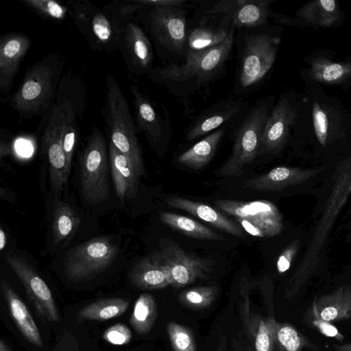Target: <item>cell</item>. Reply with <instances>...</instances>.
<instances>
[{
    "mask_svg": "<svg viewBox=\"0 0 351 351\" xmlns=\"http://www.w3.org/2000/svg\"><path fill=\"white\" fill-rule=\"evenodd\" d=\"M268 112V104L261 101L243 119L237 131L232 153L217 171L219 176L237 177L241 175L243 168L258 156L261 135Z\"/></svg>",
    "mask_w": 351,
    "mask_h": 351,
    "instance_id": "9",
    "label": "cell"
},
{
    "mask_svg": "<svg viewBox=\"0 0 351 351\" xmlns=\"http://www.w3.org/2000/svg\"><path fill=\"white\" fill-rule=\"evenodd\" d=\"M237 221L240 224L243 229L249 234L258 237H265L263 233L253 223L251 222L241 219L236 218Z\"/></svg>",
    "mask_w": 351,
    "mask_h": 351,
    "instance_id": "44",
    "label": "cell"
},
{
    "mask_svg": "<svg viewBox=\"0 0 351 351\" xmlns=\"http://www.w3.org/2000/svg\"><path fill=\"white\" fill-rule=\"evenodd\" d=\"M130 90L133 97L136 129L143 132L149 143L156 147L168 136L170 130L169 119L160 114L149 97L136 84H133Z\"/></svg>",
    "mask_w": 351,
    "mask_h": 351,
    "instance_id": "17",
    "label": "cell"
},
{
    "mask_svg": "<svg viewBox=\"0 0 351 351\" xmlns=\"http://www.w3.org/2000/svg\"><path fill=\"white\" fill-rule=\"evenodd\" d=\"M269 0H221L204 11L221 14L234 27H257L266 23L270 13Z\"/></svg>",
    "mask_w": 351,
    "mask_h": 351,
    "instance_id": "16",
    "label": "cell"
},
{
    "mask_svg": "<svg viewBox=\"0 0 351 351\" xmlns=\"http://www.w3.org/2000/svg\"><path fill=\"white\" fill-rule=\"evenodd\" d=\"M160 220L170 228L197 239L223 240V237L197 221L176 213L160 211Z\"/></svg>",
    "mask_w": 351,
    "mask_h": 351,
    "instance_id": "29",
    "label": "cell"
},
{
    "mask_svg": "<svg viewBox=\"0 0 351 351\" xmlns=\"http://www.w3.org/2000/svg\"><path fill=\"white\" fill-rule=\"evenodd\" d=\"M351 193V169L340 171L319 221L311 243L301 264L291 278L287 295L292 297L307 280L318 264L319 254L336 218Z\"/></svg>",
    "mask_w": 351,
    "mask_h": 351,
    "instance_id": "5",
    "label": "cell"
},
{
    "mask_svg": "<svg viewBox=\"0 0 351 351\" xmlns=\"http://www.w3.org/2000/svg\"><path fill=\"white\" fill-rule=\"evenodd\" d=\"M158 251L167 267L171 285L176 287L206 278L213 271L214 262L186 252L169 239L159 241Z\"/></svg>",
    "mask_w": 351,
    "mask_h": 351,
    "instance_id": "13",
    "label": "cell"
},
{
    "mask_svg": "<svg viewBox=\"0 0 351 351\" xmlns=\"http://www.w3.org/2000/svg\"><path fill=\"white\" fill-rule=\"evenodd\" d=\"M321 8L326 12H332L336 9V2L334 0H320L319 1Z\"/></svg>",
    "mask_w": 351,
    "mask_h": 351,
    "instance_id": "46",
    "label": "cell"
},
{
    "mask_svg": "<svg viewBox=\"0 0 351 351\" xmlns=\"http://www.w3.org/2000/svg\"><path fill=\"white\" fill-rule=\"evenodd\" d=\"M292 121V112L285 101H280L267 119L259 147L258 156L278 152L283 146L288 128Z\"/></svg>",
    "mask_w": 351,
    "mask_h": 351,
    "instance_id": "22",
    "label": "cell"
},
{
    "mask_svg": "<svg viewBox=\"0 0 351 351\" xmlns=\"http://www.w3.org/2000/svg\"><path fill=\"white\" fill-rule=\"evenodd\" d=\"M166 202L170 206L183 210L234 237H245L237 224L207 204L176 196L167 198Z\"/></svg>",
    "mask_w": 351,
    "mask_h": 351,
    "instance_id": "25",
    "label": "cell"
},
{
    "mask_svg": "<svg viewBox=\"0 0 351 351\" xmlns=\"http://www.w3.org/2000/svg\"><path fill=\"white\" fill-rule=\"evenodd\" d=\"M108 154L111 174L118 197L121 202L135 197L138 193L139 180L143 175L110 141Z\"/></svg>",
    "mask_w": 351,
    "mask_h": 351,
    "instance_id": "20",
    "label": "cell"
},
{
    "mask_svg": "<svg viewBox=\"0 0 351 351\" xmlns=\"http://www.w3.org/2000/svg\"><path fill=\"white\" fill-rule=\"evenodd\" d=\"M106 84V101L102 112L110 141L143 175L145 169L142 152L127 99L114 75L107 74Z\"/></svg>",
    "mask_w": 351,
    "mask_h": 351,
    "instance_id": "4",
    "label": "cell"
},
{
    "mask_svg": "<svg viewBox=\"0 0 351 351\" xmlns=\"http://www.w3.org/2000/svg\"><path fill=\"white\" fill-rule=\"evenodd\" d=\"M229 32L230 30L223 25L218 27H195L187 34L186 52L200 51L217 45L226 39Z\"/></svg>",
    "mask_w": 351,
    "mask_h": 351,
    "instance_id": "31",
    "label": "cell"
},
{
    "mask_svg": "<svg viewBox=\"0 0 351 351\" xmlns=\"http://www.w3.org/2000/svg\"><path fill=\"white\" fill-rule=\"evenodd\" d=\"M52 217L54 244L58 245L70 240L76 233L81 222L77 213L69 204L56 199Z\"/></svg>",
    "mask_w": 351,
    "mask_h": 351,
    "instance_id": "28",
    "label": "cell"
},
{
    "mask_svg": "<svg viewBox=\"0 0 351 351\" xmlns=\"http://www.w3.org/2000/svg\"><path fill=\"white\" fill-rule=\"evenodd\" d=\"M12 149L8 143L4 141L3 139L0 142V158L3 159V157L11 155Z\"/></svg>",
    "mask_w": 351,
    "mask_h": 351,
    "instance_id": "47",
    "label": "cell"
},
{
    "mask_svg": "<svg viewBox=\"0 0 351 351\" xmlns=\"http://www.w3.org/2000/svg\"><path fill=\"white\" fill-rule=\"evenodd\" d=\"M119 248L108 237H99L71 249L63 267L67 278L75 282L93 279L114 261Z\"/></svg>",
    "mask_w": 351,
    "mask_h": 351,
    "instance_id": "10",
    "label": "cell"
},
{
    "mask_svg": "<svg viewBox=\"0 0 351 351\" xmlns=\"http://www.w3.org/2000/svg\"><path fill=\"white\" fill-rule=\"evenodd\" d=\"M322 169H301L277 167L261 176L246 180L244 186L261 191H276L302 183L316 176Z\"/></svg>",
    "mask_w": 351,
    "mask_h": 351,
    "instance_id": "19",
    "label": "cell"
},
{
    "mask_svg": "<svg viewBox=\"0 0 351 351\" xmlns=\"http://www.w3.org/2000/svg\"><path fill=\"white\" fill-rule=\"evenodd\" d=\"M0 351H11L9 346L3 340H0Z\"/></svg>",
    "mask_w": 351,
    "mask_h": 351,
    "instance_id": "50",
    "label": "cell"
},
{
    "mask_svg": "<svg viewBox=\"0 0 351 351\" xmlns=\"http://www.w3.org/2000/svg\"><path fill=\"white\" fill-rule=\"evenodd\" d=\"M136 16L143 29L159 47L186 55V20L183 7L158 6L138 0Z\"/></svg>",
    "mask_w": 351,
    "mask_h": 351,
    "instance_id": "6",
    "label": "cell"
},
{
    "mask_svg": "<svg viewBox=\"0 0 351 351\" xmlns=\"http://www.w3.org/2000/svg\"><path fill=\"white\" fill-rule=\"evenodd\" d=\"M157 315L155 298L149 293H142L136 300L130 322L136 332L145 335L152 328Z\"/></svg>",
    "mask_w": 351,
    "mask_h": 351,
    "instance_id": "32",
    "label": "cell"
},
{
    "mask_svg": "<svg viewBox=\"0 0 351 351\" xmlns=\"http://www.w3.org/2000/svg\"><path fill=\"white\" fill-rule=\"evenodd\" d=\"M167 332L173 351H196L195 338L191 330L179 324H167Z\"/></svg>",
    "mask_w": 351,
    "mask_h": 351,
    "instance_id": "37",
    "label": "cell"
},
{
    "mask_svg": "<svg viewBox=\"0 0 351 351\" xmlns=\"http://www.w3.org/2000/svg\"><path fill=\"white\" fill-rule=\"evenodd\" d=\"M64 125L63 108L56 101L44 130L42 149L48 160L51 186L57 195L62 193L70 174L62 145Z\"/></svg>",
    "mask_w": 351,
    "mask_h": 351,
    "instance_id": "12",
    "label": "cell"
},
{
    "mask_svg": "<svg viewBox=\"0 0 351 351\" xmlns=\"http://www.w3.org/2000/svg\"><path fill=\"white\" fill-rule=\"evenodd\" d=\"M224 133L223 129H219L208 134L182 153L178 158V162L190 169H199L202 168L213 157Z\"/></svg>",
    "mask_w": 351,
    "mask_h": 351,
    "instance_id": "27",
    "label": "cell"
},
{
    "mask_svg": "<svg viewBox=\"0 0 351 351\" xmlns=\"http://www.w3.org/2000/svg\"><path fill=\"white\" fill-rule=\"evenodd\" d=\"M5 261L21 281L40 319L47 322H58L60 317L52 293L34 268L17 254H9Z\"/></svg>",
    "mask_w": 351,
    "mask_h": 351,
    "instance_id": "14",
    "label": "cell"
},
{
    "mask_svg": "<svg viewBox=\"0 0 351 351\" xmlns=\"http://www.w3.org/2000/svg\"><path fill=\"white\" fill-rule=\"evenodd\" d=\"M244 104L237 101L218 104L217 108L207 110L194 121L186 133L187 141H193L210 134L239 114Z\"/></svg>",
    "mask_w": 351,
    "mask_h": 351,
    "instance_id": "26",
    "label": "cell"
},
{
    "mask_svg": "<svg viewBox=\"0 0 351 351\" xmlns=\"http://www.w3.org/2000/svg\"><path fill=\"white\" fill-rule=\"evenodd\" d=\"M25 7L45 20L61 23L69 14L66 5L55 0H21Z\"/></svg>",
    "mask_w": 351,
    "mask_h": 351,
    "instance_id": "35",
    "label": "cell"
},
{
    "mask_svg": "<svg viewBox=\"0 0 351 351\" xmlns=\"http://www.w3.org/2000/svg\"><path fill=\"white\" fill-rule=\"evenodd\" d=\"M64 65V58L59 53L47 54L26 69L17 90L1 101L23 118L43 115L56 97Z\"/></svg>",
    "mask_w": 351,
    "mask_h": 351,
    "instance_id": "1",
    "label": "cell"
},
{
    "mask_svg": "<svg viewBox=\"0 0 351 351\" xmlns=\"http://www.w3.org/2000/svg\"><path fill=\"white\" fill-rule=\"evenodd\" d=\"M130 302L123 298L101 299L82 308L78 316L82 319L105 321L123 315Z\"/></svg>",
    "mask_w": 351,
    "mask_h": 351,
    "instance_id": "30",
    "label": "cell"
},
{
    "mask_svg": "<svg viewBox=\"0 0 351 351\" xmlns=\"http://www.w3.org/2000/svg\"><path fill=\"white\" fill-rule=\"evenodd\" d=\"M31 45L25 34L10 32L0 38V92L8 94L19 66Z\"/></svg>",
    "mask_w": 351,
    "mask_h": 351,
    "instance_id": "18",
    "label": "cell"
},
{
    "mask_svg": "<svg viewBox=\"0 0 351 351\" xmlns=\"http://www.w3.org/2000/svg\"><path fill=\"white\" fill-rule=\"evenodd\" d=\"M312 324L324 335H325L326 337H334L340 341H343V335L330 322L324 321L320 319L313 318Z\"/></svg>",
    "mask_w": 351,
    "mask_h": 351,
    "instance_id": "43",
    "label": "cell"
},
{
    "mask_svg": "<svg viewBox=\"0 0 351 351\" xmlns=\"http://www.w3.org/2000/svg\"><path fill=\"white\" fill-rule=\"evenodd\" d=\"M69 14L89 47L112 53L119 50V33L112 15L106 7L86 0H67Z\"/></svg>",
    "mask_w": 351,
    "mask_h": 351,
    "instance_id": "7",
    "label": "cell"
},
{
    "mask_svg": "<svg viewBox=\"0 0 351 351\" xmlns=\"http://www.w3.org/2000/svg\"><path fill=\"white\" fill-rule=\"evenodd\" d=\"M130 329L123 323H117L107 328L102 337L108 343L123 346L128 344L132 339Z\"/></svg>",
    "mask_w": 351,
    "mask_h": 351,
    "instance_id": "38",
    "label": "cell"
},
{
    "mask_svg": "<svg viewBox=\"0 0 351 351\" xmlns=\"http://www.w3.org/2000/svg\"><path fill=\"white\" fill-rule=\"evenodd\" d=\"M280 38L265 33L245 37L238 84L247 89L258 84L271 69L276 59Z\"/></svg>",
    "mask_w": 351,
    "mask_h": 351,
    "instance_id": "11",
    "label": "cell"
},
{
    "mask_svg": "<svg viewBox=\"0 0 351 351\" xmlns=\"http://www.w3.org/2000/svg\"><path fill=\"white\" fill-rule=\"evenodd\" d=\"M145 3L153 5L183 7L186 1L184 0H143Z\"/></svg>",
    "mask_w": 351,
    "mask_h": 351,
    "instance_id": "45",
    "label": "cell"
},
{
    "mask_svg": "<svg viewBox=\"0 0 351 351\" xmlns=\"http://www.w3.org/2000/svg\"><path fill=\"white\" fill-rule=\"evenodd\" d=\"M129 278L141 289H158L171 285L169 274L158 250L137 261Z\"/></svg>",
    "mask_w": 351,
    "mask_h": 351,
    "instance_id": "21",
    "label": "cell"
},
{
    "mask_svg": "<svg viewBox=\"0 0 351 351\" xmlns=\"http://www.w3.org/2000/svg\"><path fill=\"white\" fill-rule=\"evenodd\" d=\"M215 285L197 287L186 289L178 296L183 305L193 308H204L210 306L217 294Z\"/></svg>",
    "mask_w": 351,
    "mask_h": 351,
    "instance_id": "36",
    "label": "cell"
},
{
    "mask_svg": "<svg viewBox=\"0 0 351 351\" xmlns=\"http://www.w3.org/2000/svg\"><path fill=\"white\" fill-rule=\"evenodd\" d=\"M298 247L299 242L298 240H295L279 256L276 263L279 273H284L289 269L293 258L298 252Z\"/></svg>",
    "mask_w": 351,
    "mask_h": 351,
    "instance_id": "40",
    "label": "cell"
},
{
    "mask_svg": "<svg viewBox=\"0 0 351 351\" xmlns=\"http://www.w3.org/2000/svg\"><path fill=\"white\" fill-rule=\"evenodd\" d=\"M313 117L317 140L322 146H325L328 135V121L326 113L317 104L313 107Z\"/></svg>",
    "mask_w": 351,
    "mask_h": 351,
    "instance_id": "39",
    "label": "cell"
},
{
    "mask_svg": "<svg viewBox=\"0 0 351 351\" xmlns=\"http://www.w3.org/2000/svg\"><path fill=\"white\" fill-rule=\"evenodd\" d=\"M275 344L279 351H302L304 348H310L309 340L289 324L278 323Z\"/></svg>",
    "mask_w": 351,
    "mask_h": 351,
    "instance_id": "34",
    "label": "cell"
},
{
    "mask_svg": "<svg viewBox=\"0 0 351 351\" xmlns=\"http://www.w3.org/2000/svg\"><path fill=\"white\" fill-rule=\"evenodd\" d=\"M6 233L2 228H0V250L2 251L6 246Z\"/></svg>",
    "mask_w": 351,
    "mask_h": 351,
    "instance_id": "48",
    "label": "cell"
},
{
    "mask_svg": "<svg viewBox=\"0 0 351 351\" xmlns=\"http://www.w3.org/2000/svg\"><path fill=\"white\" fill-rule=\"evenodd\" d=\"M51 351H80L75 337L69 331H64Z\"/></svg>",
    "mask_w": 351,
    "mask_h": 351,
    "instance_id": "41",
    "label": "cell"
},
{
    "mask_svg": "<svg viewBox=\"0 0 351 351\" xmlns=\"http://www.w3.org/2000/svg\"><path fill=\"white\" fill-rule=\"evenodd\" d=\"M138 5V0L114 1L106 7L118 26L119 51L127 69L132 74L141 75L153 69L154 53L150 40L136 16Z\"/></svg>",
    "mask_w": 351,
    "mask_h": 351,
    "instance_id": "3",
    "label": "cell"
},
{
    "mask_svg": "<svg viewBox=\"0 0 351 351\" xmlns=\"http://www.w3.org/2000/svg\"><path fill=\"white\" fill-rule=\"evenodd\" d=\"M278 322L274 318H256L251 332L254 351H273Z\"/></svg>",
    "mask_w": 351,
    "mask_h": 351,
    "instance_id": "33",
    "label": "cell"
},
{
    "mask_svg": "<svg viewBox=\"0 0 351 351\" xmlns=\"http://www.w3.org/2000/svg\"><path fill=\"white\" fill-rule=\"evenodd\" d=\"M109 162L104 134L93 125L80 159L81 190L90 204H97L109 198Z\"/></svg>",
    "mask_w": 351,
    "mask_h": 351,
    "instance_id": "8",
    "label": "cell"
},
{
    "mask_svg": "<svg viewBox=\"0 0 351 351\" xmlns=\"http://www.w3.org/2000/svg\"><path fill=\"white\" fill-rule=\"evenodd\" d=\"M214 204L223 212L251 222L263 233L265 237L276 236L282 230V217L277 207L268 200L243 202L217 199Z\"/></svg>",
    "mask_w": 351,
    "mask_h": 351,
    "instance_id": "15",
    "label": "cell"
},
{
    "mask_svg": "<svg viewBox=\"0 0 351 351\" xmlns=\"http://www.w3.org/2000/svg\"><path fill=\"white\" fill-rule=\"evenodd\" d=\"M312 306L313 318L329 322L351 318V286L344 285L316 298Z\"/></svg>",
    "mask_w": 351,
    "mask_h": 351,
    "instance_id": "23",
    "label": "cell"
},
{
    "mask_svg": "<svg viewBox=\"0 0 351 351\" xmlns=\"http://www.w3.org/2000/svg\"><path fill=\"white\" fill-rule=\"evenodd\" d=\"M234 27L221 43L208 49L188 51L182 64H169L153 68L150 79L167 88H193L205 85L217 77L225 66L234 41Z\"/></svg>",
    "mask_w": 351,
    "mask_h": 351,
    "instance_id": "2",
    "label": "cell"
},
{
    "mask_svg": "<svg viewBox=\"0 0 351 351\" xmlns=\"http://www.w3.org/2000/svg\"><path fill=\"white\" fill-rule=\"evenodd\" d=\"M348 69L338 63L325 65L321 70L320 77L326 82H334L342 77Z\"/></svg>",
    "mask_w": 351,
    "mask_h": 351,
    "instance_id": "42",
    "label": "cell"
},
{
    "mask_svg": "<svg viewBox=\"0 0 351 351\" xmlns=\"http://www.w3.org/2000/svg\"><path fill=\"white\" fill-rule=\"evenodd\" d=\"M333 347L337 351H351V343L334 344Z\"/></svg>",
    "mask_w": 351,
    "mask_h": 351,
    "instance_id": "49",
    "label": "cell"
},
{
    "mask_svg": "<svg viewBox=\"0 0 351 351\" xmlns=\"http://www.w3.org/2000/svg\"><path fill=\"white\" fill-rule=\"evenodd\" d=\"M1 290L10 315L21 333L30 343L42 348L43 343L40 331L23 300L3 280L1 282Z\"/></svg>",
    "mask_w": 351,
    "mask_h": 351,
    "instance_id": "24",
    "label": "cell"
}]
</instances>
